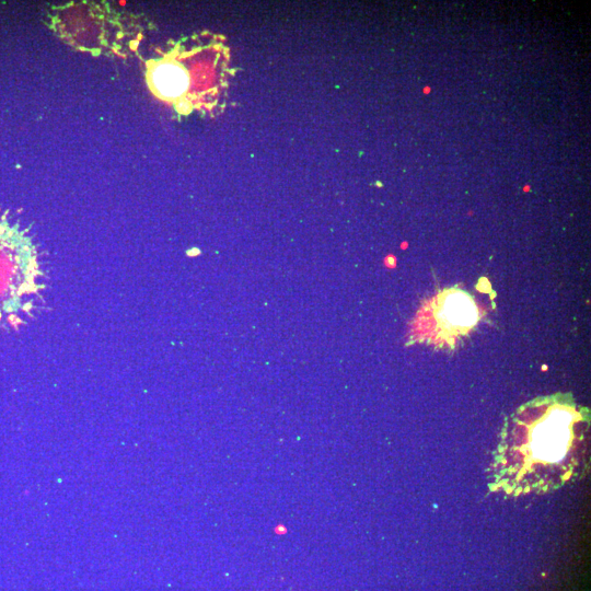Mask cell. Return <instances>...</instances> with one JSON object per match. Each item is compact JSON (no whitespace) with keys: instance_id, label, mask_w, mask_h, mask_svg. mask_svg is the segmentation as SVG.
Instances as JSON below:
<instances>
[{"instance_id":"6da1fadb","label":"cell","mask_w":591,"mask_h":591,"mask_svg":"<svg viewBox=\"0 0 591 591\" xmlns=\"http://www.w3.org/2000/svg\"><path fill=\"white\" fill-rule=\"evenodd\" d=\"M589 441L587 414L572 402L546 397L528 403L502 432L494 482L511 495L557 489L586 472Z\"/></svg>"},{"instance_id":"7a4b0ae2","label":"cell","mask_w":591,"mask_h":591,"mask_svg":"<svg viewBox=\"0 0 591 591\" xmlns=\"http://www.w3.org/2000/svg\"><path fill=\"white\" fill-rule=\"evenodd\" d=\"M204 35L185 38L144 62L150 91L179 114L211 109L223 81L224 54Z\"/></svg>"},{"instance_id":"3957f363","label":"cell","mask_w":591,"mask_h":591,"mask_svg":"<svg viewBox=\"0 0 591 591\" xmlns=\"http://www.w3.org/2000/svg\"><path fill=\"white\" fill-rule=\"evenodd\" d=\"M48 273L30 228L0 208V334L21 329L46 304Z\"/></svg>"},{"instance_id":"277c9868","label":"cell","mask_w":591,"mask_h":591,"mask_svg":"<svg viewBox=\"0 0 591 591\" xmlns=\"http://www.w3.org/2000/svg\"><path fill=\"white\" fill-rule=\"evenodd\" d=\"M135 20L106 2H69L47 13V25L58 37L94 56H125L136 49L140 31Z\"/></svg>"},{"instance_id":"5b68a950","label":"cell","mask_w":591,"mask_h":591,"mask_svg":"<svg viewBox=\"0 0 591 591\" xmlns=\"http://www.w3.org/2000/svg\"><path fill=\"white\" fill-rule=\"evenodd\" d=\"M479 318L473 298L457 289H448L432 298L417 318L419 339L449 343L470 332Z\"/></svg>"},{"instance_id":"8992f818","label":"cell","mask_w":591,"mask_h":591,"mask_svg":"<svg viewBox=\"0 0 591 591\" xmlns=\"http://www.w3.org/2000/svg\"><path fill=\"white\" fill-rule=\"evenodd\" d=\"M287 532H288V528L282 523H278L274 526V533L276 535H279V536L285 535L287 534Z\"/></svg>"}]
</instances>
